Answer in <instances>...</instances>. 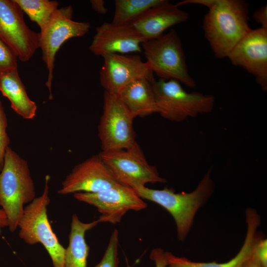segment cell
I'll list each match as a JSON object with an SVG mask.
<instances>
[{
	"instance_id": "1",
	"label": "cell",
	"mask_w": 267,
	"mask_h": 267,
	"mask_svg": "<svg viewBox=\"0 0 267 267\" xmlns=\"http://www.w3.org/2000/svg\"><path fill=\"white\" fill-rule=\"evenodd\" d=\"M248 5L242 0H218L205 15L204 35L216 58L227 57L251 29Z\"/></svg>"
},
{
	"instance_id": "2",
	"label": "cell",
	"mask_w": 267,
	"mask_h": 267,
	"mask_svg": "<svg viewBox=\"0 0 267 267\" xmlns=\"http://www.w3.org/2000/svg\"><path fill=\"white\" fill-rule=\"evenodd\" d=\"M211 171L210 168L196 188L189 193H176L167 187L155 189L142 186L134 189L141 198L158 204L172 215L176 224L177 237L183 241L190 232L197 212L214 192L215 184Z\"/></svg>"
},
{
	"instance_id": "3",
	"label": "cell",
	"mask_w": 267,
	"mask_h": 267,
	"mask_svg": "<svg viewBox=\"0 0 267 267\" xmlns=\"http://www.w3.org/2000/svg\"><path fill=\"white\" fill-rule=\"evenodd\" d=\"M35 198V184L27 162L8 147L0 172V206L7 216L11 232L18 227L24 205Z\"/></svg>"
},
{
	"instance_id": "4",
	"label": "cell",
	"mask_w": 267,
	"mask_h": 267,
	"mask_svg": "<svg viewBox=\"0 0 267 267\" xmlns=\"http://www.w3.org/2000/svg\"><path fill=\"white\" fill-rule=\"evenodd\" d=\"M157 107V113L163 118L182 122L188 118L211 112L215 98L199 92H188L175 80L150 79Z\"/></svg>"
},
{
	"instance_id": "5",
	"label": "cell",
	"mask_w": 267,
	"mask_h": 267,
	"mask_svg": "<svg viewBox=\"0 0 267 267\" xmlns=\"http://www.w3.org/2000/svg\"><path fill=\"white\" fill-rule=\"evenodd\" d=\"M141 47L147 67L160 79L175 80L190 88L195 86L188 70L181 40L175 30L143 42Z\"/></svg>"
},
{
	"instance_id": "6",
	"label": "cell",
	"mask_w": 267,
	"mask_h": 267,
	"mask_svg": "<svg viewBox=\"0 0 267 267\" xmlns=\"http://www.w3.org/2000/svg\"><path fill=\"white\" fill-rule=\"evenodd\" d=\"M49 180L50 176L46 175L42 194L24 207L18 224L19 236L29 245L41 243L49 255L53 267H63L65 248L53 231L47 215V207L50 202Z\"/></svg>"
},
{
	"instance_id": "7",
	"label": "cell",
	"mask_w": 267,
	"mask_h": 267,
	"mask_svg": "<svg viewBox=\"0 0 267 267\" xmlns=\"http://www.w3.org/2000/svg\"><path fill=\"white\" fill-rule=\"evenodd\" d=\"M73 9L71 5L58 8L47 25L38 34L39 47L42 52V59L48 70L45 85L53 98L51 86L55 55L61 46L68 40L84 36L89 31L88 22L72 20Z\"/></svg>"
},
{
	"instance_id": "8",
	"label": "cell",
	"mask_w": 267,
	"mask_h": 267,
	"mask_svg": "<svg viewBox=\"0 0 267 267\" xmlns=\"http://www.w3.org/2000/svg\"><path fill=\"white\" fill-rule=\"evenodd\" d=\"M103 113L98 127L102 151L134 146V117L118 94L104 91Z\"/></svg>"
},
{
	"instance_id": "9",
	"label": "cell",
	"mask_w": 267,
	"mask_h": 267,
	"mask_svg": "<svg viewBox=\"0 0 267 267\" xmlns=\"http://www.w3.org/2000/svg\"><path fill=\"white\" fill-rule=\"evenodd\" d=\"M98 154L121 184L136 189L149 183L166 182L157 169L147 162L137 143L128 149L101 151Z\"/></svg>"
},
{
	"instance_id": "10",
	"label": "cell",
	"mask_w": 267,
	"mask_h": 267,
	"mask_svg": "<svg viewBox=\"0 0 267 267\" xmlns=\"http://www.w3.org/2000/svg\"><path fill=\"white\" fill-rule=\"evenodd\" d=\"M74 197L95 207L100 214L99 222L116 224L128 211H139L147 207L133 188L120 183L97 192H76Z\"/></svg>"
},
{
	"instance_id": "11",
	"label": "cell",
	"mask_w": 267,
	"mask_h": 267,
	"mask_svg": "<svg viewBox=\"0 0 267 267\" xmlns=\"http://www.w3.org/2000/svg\"><path fill=\"white\" fill-rule=\"evenodd\" d=\"M0 39L22 62L29 61L39 48L38 34L26 24L14 0H0Z\"/></svg>"
},
{
	"instance_id": "12",
	"label": "cell",
	"mask_w": 267,
	"mask_h": 267,
	"mask_svg": "<svg viewBox=\"0 0 267 267\" xmlns=\"http://www.w3.org/2000/svg\"><path fill=\"white\" fill-rule=\"evenodd\" d=\"M231 63L254 76L262 89L267 90V29H250L227 57Z\"/></svg>"
},
{
	"instance_id": "13",
	"label": "cell",
	"mask_w": 267,
	"mask_h": 267,
	"mask_svg": "<svg viewBox=\"0 0 267 267\" xmlns=\"http://www.w3.org/2000/svg\"><path fill=\"white\" fill-rule=\"evenodd\" d=\"M100 71V83L105 91L119 95L131 83L153 76L145 62L137 54L104 55Z\"/></svg>"
},
{
	"instance_id": "14",
	"label": "cell",
	"mask_w": 267,
	"mask_h": 267,
	"mask_svg": "<svg viewBox=\"0 0 267 267\" xmlns=\"http://www.w3.org/2000/svg\"><path fill=\"white\" fill-rule=\"evenodd\" d=\"M119 183L99 154L76 165L62 182L58 193H94L111 188Z\"/></svg>"
},
{
	"instance_id": "15",
	"label": "cell",
	"mask_w": 267,
	"mask_h": 267,
	"mask_svg": "<svg viewBox=\"0 0 267 267\" xmlns=\"http://www.w3.org/2000/svg\"><path fill=\"white\" fill-rule=\"evenodd\" d=\"M144 42L128 25L104 22L96 28L89 49L94 54L101 56L112 53L140 52Z\"/></svg>"
},
{
	"instance_id": "16",
	"label": "cell",
	"mask_w": 267,
	"mask_h": 267,
	"mask_svg": "<svg viewBox=\"0 0 267 267\" xmlns=\"http://www.w3.org/2000/svg\"><path fill=\"white\" fill-rule=\"evenodd\" d=\"M188 13L168 0L147 10L128 24L145 41L157 38L170 27L186 22Z\"/></svg>"
},
{
	"instance_id": "17",
	"label": "cell",
	"mask_w": 267,
	"mask_h": 267,
	"mask_svg": "<svg viewBox=\"0 0 267 267\" xmlns=\"http://www.w3.org/2000/svg\"><path fill=\"white\" fill-rule=\"evenodd\" d=\"M247 231L244 243L237 254L230 260L222 263L194 262L183 257H178L166 252L167 267H240L251 255L255 244L260 237L257 229L261 224V218L254 209L249 208L245 212Z\"/></svg>"
},
{
	"instance_id": "18",
	"label": "cell",
	"mask_w": 267,
	"mask_h": 267,
	"mask_svg": "<svg viewBox=\"0 0 267 267\" xmlns=\"http://www.w3.org/2000/svg\"><path fill=\"white\" fill-rule=\"evenodd\" d=\"M0 91L10 102L12 109L23 118L32 119L35 117L37 104L28 96L18 68L0 74Z\"/></svg>"
},
{
	"instance_id": "19",
	"label": "cell",
	"mask_w": 267,
	"mask_h": 267,
	"mask_svg": "<svg viewBox=\"0 0 267 267\" xmlns=\"http://www.w3.org/2000/svg\"><path fill=\"white\" fill-rule=\"evenodd\" d=\"M150 79L141 78L131 83L119 94L134 118L157 113Z\"/></svg>"
},
{
	"instance_id": "20",
	"label": "cell",
	"mask_w": 267,
	"mask_h": 267,
	"mask_svg": "<svg viewBox=\"0 0 267 267\" xmlns=\"http://www.w3.org/2000/svg\"><path fill=\"white\" fill-rule=\"evenodd\" d=\"M99 223L98 219L90 222H84L76 214L73 215L63 267H87L89 247L86 241L85 234Z\"/></svg>"
},
{
	"instance_id": "21",
	"label": "cell",
	"mask_w": 267,
	"mask_h": 267,
	"mask_svg": "<svg viewBox=\"0 0 267 267\" xmlns=\"http://www.w3.org/2000/svg\"><path fill=\"white\" fill-rule=\"evenodd\" d=\"M163 0H116L112 23L118 25L130 24L145 11Z\"/></svg>"
},
{
	"instance_id": "22",
	"label": "cell",
	"mask_w": 267,
	"mask_h": 267,
	"mask_svg": "<svg viewBox=\"0 0 267 267\" xmlns=\"http://www.w3.org/2000/svg\"><path fill=\"white\" fill-rule=\"evenodd\" d=\"M31 21L36 22L41 30L49 22L58 8V2L49 0H14Z\"/></svg>"
},
{
	"instance_id": "23",
	"label": "cell",
	"mask_w": 267,
	"mask_h": 267,
	"mask_svg": "<svg viewBox=\"0 0 267 267\" xmlns=\"http://www.w3.org/2000/svg\"><path fill=\"white\" fill-rule=\"evenodd\" d=\"M119 235L118 230L117 229H114L110 236L107 247L102 259L99 263L93 267H119Z\"/></svg>"
},
{
	"instance_id": "24",
	"label": "cell",
	"mask_w": 267,
	"mask_h": 267,
	"mask_svg": "<svg viewBox=\"0 0 267 267\" xmlns=\"http://www.w3.org/2000/svg\"><path fill=\"white\" fill-rule=\"evenodd\" d=\"M7 119L2 103L0 99V172L3 164L6 150L10 142L7 133Z\"/></svg>"
},
{
	"instance_id": "25",
	"label": "cell",
	"mask_w": 267,
	"mask_h": 267,
	"mask_svg": "<svg viewBox=\"0 0 267 267\" xmlns=\"http://www.w3.org/2000/svg\"><path fill=\"white\" fill-rule=\"evenodd\" d=\"M17 59L13 52L0 39V74L17 68Z\"/></svg>"
},
{
	"instance_id": "26",
	"label": "cell",
	"mask_w": 267,
	"mask_h": 267,
	"mask_svg": "<svg viewBox=\"0 0 267 267\" xmlns=\"http://www.w3.org/2000/svg\"><path fill=\"white\" fill-rule=\"evenodd\" d=\"M254 253L263 267H267V240L260 236L256 241Z\"/></svg>"
},
{
	"instance_id": "27",
	"label": "cell",
	"mask_w": 267,
	"mask_h": 267,
	"mask_svg": "<svg viewBox=\"0 0 267 267\" xmlns=\"http://www.w3.org/2000/svg\"><path fill=\"white\" fill-rule=\"evenodd\" d=\"M150 259L154 262L155 267H167L168 262L166 252L160 248L152 250L149 255Z\"/></svg>"
},
{
	"instance_id": "28",
	"label": "cell",
	"mask_w": 267,
	"mask_h": 267,
	"mask_svg": "<svg viewBox=\"0 0 267 267\" xmlns=\"http://www.w3.org/2000/svg\"><path fill=\"white\" fill-rule=\"evenodd\" d=\"M253 18L258 23L261 24L262 28L267 29V6L264 5L256 10Z\"/></svg>"
},
{
	"instance_id": "29",
	"label": "cell",
	"mask_w": 267,
	"mask_h": 267,
	"mask_svg": "<svg viewBox=\"0 0 267 267\" xmlns=\"http://www.w3.org/2000/svg\"><path fill=\"white\" fill-rule=\"evenodd\" d=\"M218 0H184L176 3V5L179 7L180 5L187 4H196L203 5L207 6L209 9L214 5Z\"/></svg>"
},
{
	"instance_id": "30",
	"label": "cell",
	"mask_w": 267,
	"mask_h": 267,
	"mask_svg": "<svg viewBox=\"0 0 267 267\" xmlns=\"http://www.w3.org/2000/svg\"><path fill=\"white\" fill-rule=\"evenodd\" d=\"M92 9L100 14H105L108 9L105 6L104 1L103 0H91L89 1Z\"/></svg>"
},
{
	"instance_id": "31",
	"label": "cell",
	"mask_w": 267,
	"mask_h": 267,
	"mask_svg": "<svg viewBox=\"0 0 267 267\" xmlns=\"http://www.w3.org/2000/svg\"><path fill=\"white\" fill-rule=\"evenodd\" d=\"M240 267H263L253 252Z\"/></svg>"
},
{
	"instance_id": "32",
	"label": "cell",
	"mask_w": 267,
	"mask_h": 267,
	"mask_svg": "<svg viewBox=\"0 0 267 267\" xmlns=\"http://www.w3.org/2000/svg\"><path fill=\"white\" fill-rule=\"evenodd\" d=\"M8 226L7 216L2 208H0V228Z\"/></svg>"
}]
</instances>
